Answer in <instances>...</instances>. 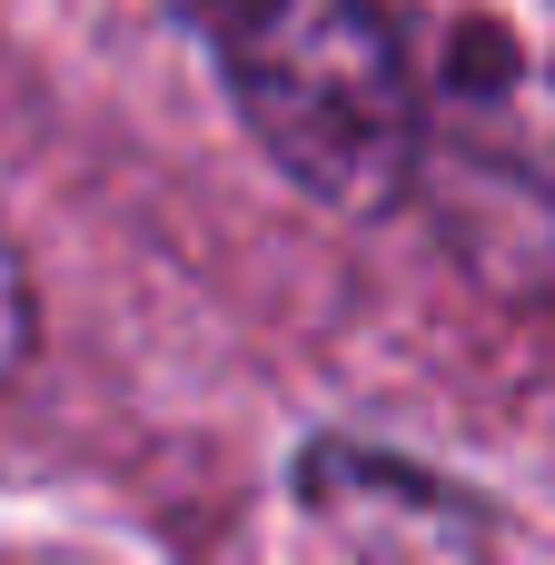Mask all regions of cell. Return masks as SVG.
Here are the masks:
<instances>
[{
    "instance_id": "cell-1",
    "label": "cell",
    "mask_w": 555,
    "mask_h": 565,
    "mask_svg": "<svg viewBox=\"0 0 555 565\" xmlns=\"http://www.w3.org/2000/svg\"><path fill=\"white\" fill-rule=\"evenodd\" d=\"M258 149L328 209H397L427 169L407 60L377 0H199Z\"/></svg>"
},
{
    "instance_id": "cell-2",
    "label": "cell",
    "mask_w": 555,
    "mask_h": 565,
    "mask_svg": "<svg viewBox=\"0 0 555 565\" xmlns=\"http://www.w3.org/2000/svg\"><path fill=\"white\" fill-rule=\"evenodd\" d=\"M417 139L506 199H555V0H377Z\"/></svg>"
},
{
    "instance_id": "cell-3",
    "label": "cell",
    "mask_w": 555,
    "mask_h": 565,
    "mask_svg": "<svg viewBox=\"0 0 555 565\" xmlns=\"http://www.w3.org/2000/svg\"><path fill=\"white\" fill-rule=\"evenodd\" d=\"M298 507L338 546H367V556H477L497 536V516L467 507L447 477L367 457V447H308L298 457Z\"/></svg>"
},
{
    "instance_id": "cell-4",
    "label": "cell",
    "mask_w": 555,
    "mask_h": 565,
    "mask_svg": "<svg viewBox=\"0 0 555 565\" xmlns=\"http://www.w3.org/2000/svg\"><path fill=\"white\" fill-rule=\"evenodd\" d=\"M30 348H40V298H30V268L10 248V228H0V387L30 367Z\"/></svg>"
}]
</instances>
